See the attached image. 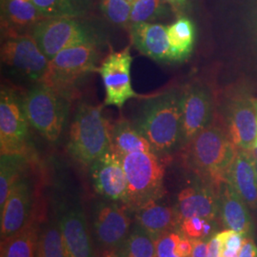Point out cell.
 <instances>
[{
    "label": "cell",
    "instance_id": "4fadbf2b",
    "mask_svg": "<svg viewBox=\"0 0 257 257\" xmlns=\"http://www.w3.org/2000/svg\"><path fill=\"white\" fill-rule=\"evenodd\" d=\"M132 220L125 205L99 202L93 212L95 236L109 254L123 248L128 238Z\"/></svg>",
    "mask_w": 257,
    "mask_h": 257
},
{
    "label": "cell",
    "instance_id": "1f68e13d",
    "mask_svg": "<svg viewBox=\"0 0 257 257\" xmlns=\"http://www.w3.org/2000/svg\"><path fill=\"white\" fill-rule=\"evenodd\" d=\"M102 14L110 23L121 28L130 27L132 5L126 0H100Z\"/></svg>",
    "mask_w": 257,
    "mask_h": 257
},
{
    "label": "cell",
    "instance_id": "e575fe53",
    "mask_svg": "<svg viewBox=\"0 0 257 257\" xmlns=\"http://www.w3.org/2000/svg\"><path fill=\"white\" fill-rule=\"evenodd\" d=\"M229 233V230L215 233L208 242V257H222L224 242Z\"/></svg>",
    "mask_w": 257,
    "mask_h": 257
},
{
    "label": "cell",
    "instance_id": "ee69618b",
    "mask_svg": "<svg viewBox=\"0 0 257 257\" xmlns=\"http://www.w3.org/2000/svg\"><path fill=\"white\" fill-rule=\"evenodd\" d=\"M254 104H255V107H256L257 110V98H254Z\"/></svg>",
    "mask_w": 257,
    "mask_h": 257
},
{
    "label": "cell",
    "instance_id": "74e56055",
    "mask_svg": "<svg viewBox=\"0 0 257 257\" xmlns=\"http://www.w3.org/2000/svg\"><path fill=\"white\" fill-rule=\"evenodd\" d=\"M192 252H193L192 240L182 234L181 238L176 245V248H175L176 255L178 257H190Z\"/></svg>",
    "mask_w": 257,
    "mask_h": 257
},
{
    "label": "cell",
    "instance_id": "5b68a950",
    "mask_svg": "<svg viewBox=\"0 0 257 257\" xmlns=\"http://www.w3.org/2000/svg\"><path fill=\"white\" fill-rule=\"evenodd\" d=\"M70 101L53 87L36 82L24 95L23 107L30 125L48 141L55 142L68 118Z\"/></svg>",
    "mask_w": 257,
    "mask_h": 257
},
{
    "label": "cell",
    "instance_id": "d4e9b609",
    "mask_svg": "<svg viewBox=\"0 0 257 257\" xmlns=\"http://www.w3.org/2000/svg\"><path fill=\"white\" fill-rule=\"evenodd\" d=\"M111 148L120 156L138 152H155L150 144L136 127L127 119L117 120L110 127Z\"/></svg>",
    "mask_w": 257,
    "mask_h": 257
},
{
    "label": "cell",
    "instance_id": "6da1fadb",
    "mask_svg": "<svg viewBox=\"0 0 257 257\" xmlns=\"http://www.w3.org/2000/svg\"><path fill=\"white\" fill-rule=\"evenodd\" d=\"M133 125L157 155L173 152L182 143V90L170 89L145 98Z\"/></svg>",
    "mask_w": 257,
    "mask_h": 257
},
{
    "label": "cell",
    "instance_id": "7402d4cb",
    "mask_svg": "<svg viewBox=\"0 0 257 257\" xmlns=\"http://www.w3.org/2000/svg\"><path fill=\"white\" fill-rule=\"evenodd\" d=\"M137 225L156 239L172 231L180 223L176 208L160 205L157 201L147 203L136 210Z\"/></svg>",
    "mask_w": 257,
    "mask_h": 257
},
{
    "label": "cell",
    "instance_id": "ac0fdd59",
    "mask_svg": "<svg viewBox=\"0 0 257 257\" xmlns=\"http://www.w3.org/2000/svg\"><path fill=\"white\" fill-rule=\"evenodd\" d=\"M239 196L251 209H257V165L250 151L237 150L227 177Z\"/></svg>",
    "mask_w": 257,
    "mask_h": 257
},
{
    "label": "cell",
    "instance_id": "5bb4252c",
    "mask_svg": "<svg viewBox=\"0 0 257 257\" xmlns=\"http://www.w3.org/2000/svg\"><path fill=\"white\" fill-rule=\"evenodd\" d=\"M94 190L104 198L128 204V184L121 156L110 148L90 166Z\"/></svg>",
    "mask_w": 257,
    "mask_h": 257
},
{
    "label": "cell",
    "instance_id": "2e32d148",
    "mask_svg": "<svg viewBox=\"0 0 257 257\" xmlns=\"http://www.w3.org/2000/svg\"><path fill=\"white\" fill-rule=\"evenodd\" d=\"M31 191L26 180L14 185L1 210V240L4 241L24 230L31 213Z\"/></svg>",
    "mask_w": 257,
    "mask_h": 257
},
{
    "label": "cell",
    "instance_id": "d6986e66",
    "mask_svg": "<svg viewBox=\"0 0 257 257\" xmlns=\"http://www.w3.org/2000/svg\"><path fill=\"white\" fill-rule=\"evenodd\" d=\"M60 228L67 257H93L86 217L80 208H72L61 216Z\"/></svg>",
    "mask_w": 257,
    "mask_h": 257
},
{
    "label": "cell",
    "instance_id": "f1b7e54d",
    "mask_svg": "<svg viewBox=\"0 0 257 257\" xmlns=\"http://www.w3.org/2000/svg\"><path fill=\"white\" fill-rule=\"evenodd\" d=\"M37 257H67L60 224L51 222L37 242Z\"/></svg>",
    "mask_w": 257,
    "mask_h": 257
},
{
    "label": "cell",
    "instance_id": "ab89813d",
    "mask_svg": "<svg viewBox=\"0 0 257 257\" xmlns=\"http://www.w3.org/2000/svg\"><path fill=\"white\" fill-rule=\"evenodd\" d=\"M193 252L190 257H208V243L202 239H191Z\"/></svg>",
    "mask_w": 257,
    "mask_h": 257
},
{
    "label": "cell",
    "instance_id": "3957f363",
    "mask_svg": "<svg viewBox=\"0 0 257 257\" xmlns=\"http://www.w3.org/2000/svg\"><path fill=\"white\" fill-rule=\"evenodd\" d=\"M110 145V126L103 114V105L79 104L70 128V155L81 165L90 167Z\"/></svg>",
    "mask_w": 257,
    "mask_h": 257
},
{
    "label": "cell",
    "instance_id": "9a60e30c",
    "mask_svg": "<svg viewBox=\"0 0 257 257\" xmlns=\"http://www.w3.org/2000/svg\"><path fill=\"white\" fill-rule=\"evenodd\" d=\"M176 209L180 223L193 216L213 221L220 211V191L198 177L178 193Z\"/></svg>",
    "mask_w": 257,
    "mask_h": 257
},
{
    "label": "cell",
    "instance_id": "7bdbcfd3",
    "mask_svg": "<svg viewBox=\"0 0 257 257\" xmlns=\"http://www.w3.org/2000/svg\"><path fill=\"white\" fill-rule=\"evenodd\" d=\"M126 1L128 2L130 5H132V6H133V5H134V4H135V3H136L138 0H126Z\"/></svg>",
    "mask_w": 257,
    "mask_h": 257
},
{
    "label": "cell",
    "instance_id": "ba28073f",
    "mask_svg": "<svg viewBox=\"0 0 257 257\" xmlns=\"http://www.w3.org/2000/svg\"><path fill=\"white\" fill-rule=\"evenodd\" d=\"M248 87L240 86L223 102L225 131L239 150L251 151L257 138V110Z\"/></svg>",
    "mask_w": 257,
    "mask_h": 257
},
{
    "label": "cell",
    "instance_id": "4316f807",
    "mask_svg": "<svg viewBox=\"0 0 257 257\" xmlns=\"http://www.w3.org/2000/svg\"><path fill=\"white\" fill-rule=\"evenodd\" d=\"M37 230L28 225L18 234L2 241L1 257H37Z\"/></svg>",
    "mask_w": 257,
    "mask_h": 257
},
{
    "label": "cell",
    "instance_id": "cb8c5ba5",
    "mask_svg": "<svg viewBox=\"0 0 257 257\" xmlns=\"http://www.w3.org/2000/svg\"><path fill=\"white\" fill-rule=\"evenodd\" d=\"M170 44L171 62H183L193 53L196 38V28L193 20L187 16L177 18L167 26Z\"/></svg>",
    "mask_w": 257,
    "mask_h": 257
},
{
    "label": "cell",
    "instance_id": "d6a6232c",
    "mask_svg": "<svg viewBox=\"0 0 257 257\" xmlns=\"http://www.w3.org/2000/svg\"><path fill=\"white\" fill-rule=\"evenodd\" d=\"M181 231L191 239H201L211 234L213 226L211 220L193 216L181 221Z\"/></svg>",
    "mask_w": 257,
    "mask_h": 257
},
{
    "label": "cell",
    "instance_id": "bcb514c9",
    "mask_svg": "<svg viewBox=\"0 0 257 257\" xmlns=\"http://www.w3.org/2000/svg\"><path fill=\"white\" fill-rule=\"evenodd\" d=\"M256 165H257V164H256Z\"/></svg>",
    "mask_w": 257,
    "mask_h": 257
},
{
    "label": "cell",
    "instance_id": "836d02e7",
    "mask_svg": "<svg viewBox=\"0 0 257 257\" xmlns=\"http://www.w3.org/2000/svg\"><path fill=\"white\" fill-rule=\"evenodd\" d=\"M182 234L175 231L163 233L156 240V257H178L175 248Z\"/></svg>",
    "mask_w": 257,
    "mask_h": 257
},
{
    "label": "cell",
    "instance_id": "ffe728a7",
    "mask_svg": "<svg viewBox=\"0 0 257 257\" xmlns=\"http://www.w3.org/2000/svg\"><path fill=\"white\" fill-rule=\"evenodd\" d=\"M44 19L33 1L1 0V25L5 37L30 34L32 28Z\"/></svg>",
    "mask_w": 257,
    "mask_h": 257
},
{
    "label": "cell",
    "instance_id": "7c38bea8",
    "mask_svg": "<svg viewBox=\"0 0 257 257\" xmlns=\"http://www.w3.org/2000/svg\"><path fill=\"white\" fill-rule=\"evenodd\" d=\"M214 99L205 84L193 82L182 90V144L184 146L212 124Z\"/></svg>",
    "mask_w": 257,
    "mask_h": 257
},
{
    "label": "cell",
    "instance_id": "b9f144b4",
    "mask_svg": "<svg viewBox=\"0 0 257 257\" xmlns=\"http://www.w3.org/2000/svg\"><path fill=\"white\" fill-rule=\"evenodd\" d=\"M250 152H251V154H252L253 157L255 158V161H256L257 164V138L256 140H255V142H254V145H253V147H252Z\"/></svg>",
    "mask_w": 257,
    "mask_h": 257
},
{
    "label": "cell",
    "instance_id": "4dcf8cb0",
    "mask_svg": "<svg viewBox=\"0 0 257 257\" xmlns=\"http://www.w3.org/2000/svg\"><path fill=\"white\" fill-rule=\"evenodd\" d=\"M170 12L172 10L164 0H138L132 6L130 24L154 23L156 20L168 18Z\"/></svg>",
    "mask_w": 257,
    "mask_h": 257
},
{
    "label": "cell",
    "instance_id": "9c48e42d",
    "mask_svg": "<svg viewBox=\"0 0 257 257\" xmlns=\"http://www.w3.org/2000/svg\"><path fill=\"white\" fill-rule=\"evenodd\" d=\"M29 125L23 97H20L14 89L2 86L0 92L1 155L25 156Z\"/></svg>",
    "mask_w": 257,
    "mask_h": 257
},
{
    "label": "cell",
    "instance_id": "f35d334b",
    "mask_svg": "<svg viewBox=\"0 0 257 257\" xmlns=\"http://www.w3.org/2000/svg\"><path fill=\"white\" fill-rule=\"evenodd\" d=\"M238 257H257V246L251 237L246 236L244 238Z\"/></svg>",
    "mask_w": 257,
    "mask_h": 257
},
{
    "label": "cell",
    "instance_id": "8d00e7d4",
    "mask_svg": "<svg viewBox=\"0 0 257 257\" xmlns=\"http://www.w3.org/2000/svg\"><path fill=\"white\" fill-rule=\"evenodd\" d=\"M246 236L240 232L234 231V230H229V233L224 242V248L231 250L234 252L240 251V248L242 247L243 241Z\"/></svg>",
    "mask_w": 257,
    "mask_h": 257
},
{
    "label": "cell",
    "instance_id": "e0dca14e",
    "mask_svg": "<svg viewBox=\"0 0 257 257\" xmlns=\"http://www.w3.org/2000/svg\"><path fill=\"white\" fill-rule=\"evenodd\" d=\"M131 41L138 52L159 63L171 62L167 26L142 22L128 27Z\"/></svg>",
    "mask_w": 257,
    "mask_h": 257
},
{
    "label": "cell",
    "instance_id": "7a4b0ae2",
    "mask_svg": "<svg viewBox=\"0 0 257 257\" xmlns=\"http://www.w3.org/2000/svg\"><path fill=\"white\" fill-rule=\"evenodd\" d=\"M237 150L224 127L211 124L184 146V162L195 176L220 191Z\"/></svg>",
    "mask_w": 257,
    "mask_h": 257
},
{
    "label": "cell",
    "instance_id": "277c9868",
    "mask_svg": "<svg viewBox=\"0 0 257 257\" xmlns=\"http://www.w3.org/2000/svg\"><path fill=\"white\" fill-rule=\"evenodd\" d=\"M82 18H46L32 28L30 35L51 60L58 53L85 44L101 46L104 35Z\"/></svg>",
    "mask_w": 257,
    "mask_h": 257
},
{
    "label": "cell",
    "instance_id": "603a6c76",
    "mask_svg": "<svg viewBox=\"0 0 257 257\" xmlns=\"http://www.w3.org/2000/svg\"><path fill=\"white\" fill-rule=\"evenodd\" d=\"M237 46L242 65L257 82V0H250L245 11Z\"/></svg>",
    "mask_w": 257,
    "mask_h": 257
},
{
    "label": "cell",
    "instance_id": "52a82bcc",
    "mask_svg": "<svg viewBox=\"0 0 257 257\" xmlns=\"http://www.w3.org/2000/svg\"><path fill=\"white\" fill-rule=\"evenodd\" d=\"M99 46L85 44L58 53L50 60L47 72L39 82L45 83L71 100L77 84L88 74L98 72Z\"/></svg>",
    "mask_w": 257,
    "mask_h": 257
},
{
    "label": "cell",
    "instance_id": "8992f818",
    "mask_svg": "<svg viewBox=\"0 0 257 257\" xmlns=\"http://www.w3.org/2000/svg\"><path fill=\"white\" fill-rule=\"evenodd\" d=\"M128 184V204L137 210L157 201L164 194L165 165L155 152H138L121 156Z\"/></svg>",
    "mask_w": 257,
    "mask_h": 257
},
{
    "label": "cell",
    "instance_id": "83f0119b",
    "mask_svg": "<svg viewBox=\"0 0 257 257\" xmlns=\"http://www.w3.org/2000/svg\"><path fill=\"white\" fill-rule=\"evenodd\" d=\"M24 156L1 155L0 161V209L2 210L14 185L19 180Z\"/></svg>",
    "mask_w": 257,
    "mask_h": 257
},
{
    "label": "cell",
    "instance_id": "44dd1931",
    "mask_svg": "<svg viewBox=\"0 0 257 257\" xmlns=\"http://www.w3.org/2000/svg\"><path fill=\"white\" fill-rule=\"evenodd\" d=\"M248 207L230 185L225 183L221 187L220 212L224 226L251 237L253 225Z\"/></svg>",
    "mask_w": 257,
    "mask_h": 257
},
{
    "label": "cell",
    "instance_id": "d590c367",
    "mask_svg": "<svg viewBox=\"0 0 257 257\" xmlns=\"http://www.w3.org/2000/svg\"><path fill=\"white\" fill-rule=\"evenodd\" d=\"M177 18L185 17L193 9V0H164Z\"/></svg>",
    "mask_w": 257,
    "mask_h": 257
},
{
    "label": "cell",
    "instance_id": "60d3db41",
    "mask_svg": "<svg viewBox=\"0 0 257 257\" xmlns=\"http://www.w3.org/2000/svg\"><path fill=\"white\" fill-rule=\"evenodd\" d=\"M238 252H234L231 250H228L223 248V253H222V257H238Z\"/></svg>",
    "mask_w": 257,
    "mask_h": 257
},
{
    "label": "cell",
    "instance_id": "f546056e",
    "mask_svg": "<svg viewBox=\"0 0 257 257\" xmlns=\"http://www.w3.org/2000/svg\"><path fill=\"white\" fill-rule=\"evenodd\" d=\"M122 249L121 257H156V239L137 225Z\"/></svg>",
    "mask_w": 257,
    "mask_h": 257
},
{
    "label": "cell",
    "instance_id": "8fae6325",
    "mask_svg": "<svg viewBox=\"0 0 257 257\" xmlns=\"http://www.w3.org/2000/svg\"><path fill=\"white\" fill-rule=\"evenodd\" d=\"M132 62L128 46L118 52L111 51L103 59L97 73L100 74L105 88L106 106L122 108L128 100L139 96L131 83Z\"/></svg>",
    "mask_w": 257,
    "mask_h": 257
},
{
    "label": "cell",
    "instance_id": "30bf717a",
    "mask_svg": "<svg viewBox=\"0 0 257 257\" xmlns=\"http://www.w3.org/2000/svg\"><path fill=\"white\" fill-rule=\"evenodd\" d=\"M1 61L35 82L42 79L50 63L30 34L5 37L1 45Z\"/></svg>",
    "mask_w": 257,
    "mask_h": 257
},
{
    "label": "cell",
    "instance_id": "f6af8a7d",
    "mask_svg": "<svg viewBox=\"0 0 257 257\" xmlns=\"http://www.w3.org/2000/svg\"><path fill=\"white\" fill-rule=\"evenodd\" d=\"M28 1H33V0H28Z\"/></svg>",
    "mask_w": 257,
    "mask_h": 257
},
{
    "label": "cell",
    "instance_id": "484cf974",
    "mask_svg": "<svg viewBox=\"0 0 257 257\" xmlns=\"http://www.w3.org/2000/svg\"><path fill=\"white\" fill-rule=\"evenodd\" d=\"M45 18H84L93 8L94 0H33Z\"/></svg>",
    "mask_w": 257,
    "mask_h": 257
}]
</instances>
